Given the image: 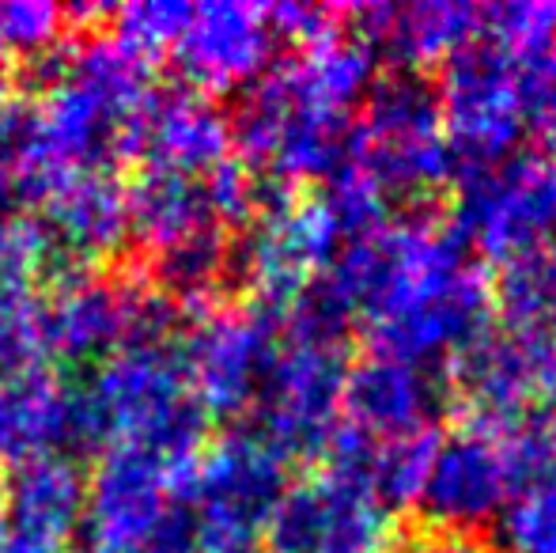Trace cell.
Segmentation results:
<instances>
[{
    "instance_id": "cell-1",
    "label": "cell",
    "mask_w": 556,
    "mask_h": 553,
    "mask_svg": "<svg viewBox=\"0 0 556 553\" xmlns=\"http://www.w3.org/2000/svg\"><path fill=\"white\" fill-rule=\"evenodd\" d=\"M390 274L364 326L379 356L440 368L492 330V280L440 213L390 221Z\"/></svg>"
},
{
    "instance_id": "cell-2",
    "label": "cell",
    "mask_w": 556,
    "mask_h": 553,
    "mask_svg": "<svg viewBox=\"0 0 556 553\" xmlns=\"http://www.w3.org/2000/svg\"><path fill=\"white\" fill-rule=\"evenodd\" d=\"M155 91L152 58L122 38L73 42L68 68L35 111L38 155L65 175H111L140 155L144 106Z\"/></svg>"
},
{
    "instance_id": "cell-3",
    "label": "cell",
    "mask_w": 556,
    "mask_h": 553,
    "mask_svg": "<svg viewBox=\"0 0 556 553\" xmlns=\"http://www.w3.org/2000/svg\"><path fill=\"white\" fill-rule=\"evenodd\" d=\"M106 410L114 448H137L160 458L170 474L201 458L208 440V410L193 394L175 341L125 345L91 372Z\"/></svg>"
},
{
    "instance_id": "cell-4",
    "label": "cell",
    "mask_w": 556,
    "mask_h": 553,
    "mask_svg": "<svg viewBox=\"0 0 556 553\" xmlns=\"http://www.w3.org/2000/svg\"><path fill=\"white\" fill-rule=\"evenodd\" d=\"M182 307L160 288L137 285L132 277H106L96 269H73L53 280L38 303V345L42 356L84 368L103 364L125 345L175 341Z\"/></svg>"
},
{
    "instance_id": "cell-5",
    "label": "cell",
    "mask_w": 556,
    "mask_h": 553,
    "mask_svg": "<svg viewBox=\"0 0 556 553\" xmlns=\"http://www.w3.org/2000/svg\"><path fill=\"white\" fill-rule=\"evenodd\" d=\"M352 160L379 183L387 198L432 205L454 183V152L443 134L435 84L425 73H382L364 91Z\"/></svg>"
},
{
    "instance_id": "cell-6",
    "label": "cell",
    "mask_w": 556,
    "mask_h": 553,
    "mask_svg": "<svg viewBox=\"0 0 556 553\" xmlns=\"http://www.w3.org/2000/svg\"><path fill=\"white\" fill-rule=\"evenodd\" d=\"M285 489L288 466L250 428L216 440L175 474V501L190 512L198 553H262Z\"/></svg>"
},
{
    "instance_id": "cell-7",
    "label": "cell",
    "mask_w": 556,
    "mask_h": 553,
    "mask_svg": "<svg viewBox=\"0 0 556 553\" xmlns=\"http://www.w3.org/2000/svg\"><path fill=\"white\" fill-rule=\"evenodd\" d=\"M454 205L446 221L469 251L500 262L519 259L556 239V160L538 152L500 155L454 175Z\"/></svg>"
},
{
    "instance_id": "cell-8",
    "label": "cell",
    "mask_w": 556,
    "mask_h": 553,
    "mask_svg": "<svg viewBox=\"0 0 556 553\" xmlns=\"http://www.w3.org/2000/svg\"><path fill=\"white\" fill-rule=\"evenodd\" d=\"M443 134L454 152V175L515 152L522 129L515 53L496 38L477 35L443 61L435 84Z\"/></svg>"
},
{
    "instance_id": "cell-9",
    "label": "cell",
    "mask_w": 556,
    "mask_h": 553,
    "mask_svg": "<svg viewBox=\"0 0 556 553\" xmlns=\"http://www.w3.org/2000/svg\"><path fill=\"white\" fill-rule=\"evenodd\" d=\"M280 349V315L257 307L254 300L235 307H201L178 338L186 376L208 417L247 414Z\"/></svg>"
},
{
    "instance_id": "cell-10",
    "label": "cell",
    "mask_w": 556,
    "mask_h": 553,
    "mask_svg": "<svg viewBox=\"0 0 556 553\" xmlns=\"http://www.w3.org/2000/svg\"><path fill=\"white\" fill-rule=\"evenodd\" d=\"M349 376V349H315L288 341L273 361L254 406L250 432L280 458H323L341 428V391Z\"/></svg>"
},
{
    "instance_id": "cell-11",
    "label": "cell",
    "mask_w": 556,
    "mask_h": 553,
    "mask_svg": "<svg viewBox=\"0 0 556 553\" xmlns=\"http://www.w3.org/2000/svg\"><path fill=\"white\" fill-rule=\"evenodd\" d=\"M394 542V512L330 466L288 486L265 531L269 553H390Z\"/></svg>"
},
{
    "instance_id": "cell-12",
    "label": "cell",
    "mask_w": 556,
    "mask_h": 553,
    "mask_svg": "<svg viewBox=\"0 0 556 553\" xmlns=\"http://www.w3.org/2000/svg\"><path fill=\"white\" fill-rule=\"evenodd\" d=\"M507 501H511V474L500 436L454 425L435 448L432 470L420 489L417 508L425 531L473 535L500 519Z\"/></svg>"
},
{
    "instance_id": "cell-13",
    "label": "cell",
    "mask_w": 556,
    "mask_h": 553,
    "mask_svg": "<svg viewBox=\"0 0 556 553\" xmlns=\"http://www.w3.org/2000/svg\"><path fill=\"white\" fill-rule=\"evenodd\" d=\"M175 508V474L137 448L103 451L88 478L84 531L91 553H137Z\"/></svg>"
},
{
    "instance_id": "cell-14",
    "label": "cell",
    "mask_w": 556,
    "mask_h": 553,
    "mask_svg": "<svg viewBox=\"0 0 556 553\" xmlns=\"http://www.w3.org/2000/svg\"><path fill=\"white\" fill-rule=\"evenodd\" d=\"M446 410H451V394H446L440 368L379 353H367L359 364H349L341 391V425L371 440L432 432L443 425Z\"/></svg>"
},
{
    "instance_id": "cell-15",
    "label": "cell",
    "mask_w": 556,
    "mask_h": 553,
    "mask_svg": "<svg viewBox=\"0 0 556 553\" xmlns=\"http://www.w3.org/2000/svg\"><path fill=\"white\" fill-rule=\"evenodd\" d=\"M273 27L257 4H198L178 35L175 68L198 96H224L265 76L273 58Z\"/></svg>"
},
{
    "instance_id": "cell-16",
    "label": "cell",
    "mask_w": 556,
    "mask_h": 553,
    "mask_svg": "<svg viewBox=\"0 0 556 553\" xmlns=\"http://www.w3.org/2000/svg\"><path fill=\"white\" fill-rule=\"evenodd\" d=\"M538 349L507 330H489L451 361V406L458 425L504 436L538 402Z\"/></svg>"
},
{
    "instance_id": "cell-17",
    "label": "cell",
    "mask_w": 556,
    "mask_h": 553,
    "mask_svg": "<svg viewBox=\"0 0 556 553\" xmlns=\"http://www.w3.org/2000/svg\"><path fill=\"white\" fill-rule=\"evenodd\" d=\"M38 236L46 247V269L73 274L114 259L129 239L125 190L111 175H65L42 198Z\"/></svg>"
},
{
    "instance_id": "cell-18",
    "label": "cell",
    "mask_w": 556,
    "mask_h": 553,
    "mask_svg": "<svg viewBox=\"0 0 556 553\" xmlns=\"http://www.w3.org/2000/svg\"><path fill=\"white\" fill-rule=\"evenodd\" d=\"M344 27L371 50L375 61L394 65V73H420L443 65L458 46L481 35V8L428 0V4H364L344 8Z\"/></svg>"
},
{
    "instance_id": "cell-19",
    "label": "cell",
    "mask_w": 556,
    "mask_h": 553,
    "mask_svg": "<svg viewBox=\"0 0 556 553\" xmlns=\"http://www.w3.org/2000/svg\"><path fill=\"white\" fill-rule=\"evenodd\" d=\"M0 524L12 535L61 546L76 527H84V504H88V478L80 463L61 451L38 455L12 466L8 478H0Z\"/></svg>"
},
{
    "instance_id": "cell-20",
    "label": "cell",
    "mask_w": 556,
    "mask_h": 553,
    "mask_svg": "<svg viewBox=\"0 0 556 553\" xmlns=\"http://www.w3.org/2000/svg\"><path fill=\"white\" fill-rule=\"evenodd\" d=\"M231 129L227 118L213 106V99L182 88H155L144 106V134L140 155L148 167L186 171L205 175L231 160Z\"/></svg>"
},
{
    "instance_id": "cell-21",
    "label": "cell",
    "mask_w": 556,
    "mask_h": 553,
    "mask_svg": "<svg viewBox=\"0 0 556 553\" xmlns=\"http://www.w3.org/2000/svg\"><path fill=\"white\" fill-rule=\"evenodd\" d=\"M205 175H186V171L167 167L140 171L137 183L125 190L129 236H137L155 254L178 239L198 236V231H224L216 221L213 198H208Z\"/></svg>"
},
{
    "instance_id": "cell-22",
    "label": "cell",
    "mask_w": 556,
    "mask_h": 553,
    "mask_svg": "<svg viewBox=\"0 0 556 553\" xmlns=\"http://www.w3.org/2000/svg\"><path fill=\"white\" fill-rule=\"evenodd\" d=\"M61 451V379L42 364L0 379V463Z\"/></svg>"
},
{
    "instance_id": "cell-23",
    "label": "cell",
    "mask_w": 556,
    "mask_h": 553,
    "mask_svg": "<svg viewBox=\"0 0 556 553\" xmlns=\"http://www.w3.org/2000/svg\"><path fill=\"white\" fill-rule=\"evenodd\" d=\"M492 318H500V330L534 345L556 341V239L500 266L492 280Z\"/></svg>"
},
{
    "instance_id": "cell-24",
    "label": "cell",
    "mask_w": 556,
    "mask_h": 553,
    "mask_svg": "<svg viewBox=\"0 0 556 553\" xmlns=\"http://www.w3.org/2000/svg\"><path fill=\"white\" fill-rule=\"evenodd\" d=\"M231 251L235 243H227V231H198V236H186L155 251L160 292L175 300L186 315L193 303H205L216 285L231 274Z\"/></svg>"
},
{
    "instance_id": "cell-25",
    "label": "cell",
    "mask_w": 556,
    "mask_h": 553,
    "mask_svg": "<svg viewBox=\"0 0 556 553\" xmlns=\"http://www.w3.org/2000/svg\"><path fill=\"white\" fill-rule=\"evenodd\" d=\"M318 201L330 213L333 228L341 239H367L379 236L394 216H390V198L379 190L371 175L349 160L337 167L326 183H318Z\"/></svg>"
},
{
    "instance_id": "cell-26",
    "label": "cell",
    "mask_w": 556,
    "mask_h": 553,
    "mask_svg": "<svg viewBox=\"0 0 556 553\" xmlns=\"http://www.w3.org/2000/svg\"><path fill=\"white\" fill-rule=\"evenodd\" d=\"M38 361L42 345L30 269H23L20 262H0V379L35 368Z\"/></svg>"
},
{
    "instance_id": "cell-27",
    "label": "cell",
    "mask_w": 556,
    "mask_h": 553,
    "mask_svg": "<svg viewBox=\"0 0 556 553\" xmlns=\"http://www.w3.org/2000/svg\"><path fill=\"white\" fill-rule=\"evenodd\" d=\"M500 539L511 553H556V489H527L500 512Z\"/></svg>"
},
{
    "instance_id": "cell-28",
    "label": "cell",
    "mask_w": 556,
    "mask_h": 553,
    "mask_svg": "<svg viewBox=\"0 0 556 553\" xmlns=\"http://www.w3.org/2000/svg\"><path fill=\"white\" fill-rule=\"evenodd\" d=\"M114 15V35L125 46L140 53H160L178 42L193 15V4H178V0H144V4H125Z\"/></svg>"
},
{
    "instance_id": "cell-29",
    "label": "cell",
    "mask_w": 556,
    "mask_h": 553,
    "mask_svg": "<svg viewBox=\"0 0 556 553\" xmlns=\"http://www.w3.org/2000/svg\"><path fill=\"white\" fill-rule=\"evenodd\" d=\"M65 8L58 4H35V0H15V4H0V50L15 46L30 58L42 53L46 46L58 42Z\"/></svg>"
},
{
    "instance_id": "cell-30",
    "label": "cell",
    "mask_w": 556,
    "mask_h": 553,
    "mask_svg": "<svg viewBox=\"0 0 556 553\" xmlns=\"http://www.w3.org/2000/svg\"><path fill=\"white\" fill-rule=\"evenodd\" d=\"M265 20L273 27V38H288L300 50H311L323 38L337 35L344 27V8L330 4H277L265 8Z\"/></svg>"
},
{
    "instance_id": "cell-31",
    "label": "cell",
    "mask_w": 556,
    "mask_h": 553,
    "mask_svg": "<svg viewBox=\"0 0 556 553\" xmlns=\"http://www.w3.org/2000/svg\"><path fill=\"white\" fill-rule=\"evenodd\" d=\"M409 553H492L484 546L481 539L473 535H435V531H425L417 542H413Z\"/></svg>"
},
{
    "instance_id": "cell-32",
    "label": "cell",
    "mask_w": 556,
    "mask_h": 553,
    "mask_svg": "<svg viewBox=\"0 0 556 553\" xmlns=\"http://www.w3.org/2000/svg\"><path fill=\"white\" fill-rule=\"evenodd\" d=\"M538 402L556 406V341L538 349Z\"/></svg>"
},
{
    "instance_id": "cell-33",
    "label": "cell",
    "mask_w": 556,
    "mask_h": 553,
    "mask_svg": "<svg viewBox=\"0 0 556 553\" xmlns=\"http://www.w3.org/2000/svg\"><path fill=\"white\" fill-rule=\"evenodd\" d=\"M12 103V73H8L4 58H0V111Z\"/></svg>"
},
{
    "instance_id": "cell-34",
    "label": "cell",
    "mask_w": 556,
    "mask_h": 553,
    "mask_svg": "<svg viewBox=\"0 0 556 553\" xmlns=\"http://www.w3.org/2000/svg\"><path fill=\"white\" fill-rule=\"evenodd\" d=\"M4 535H8V527H4V524H0V550H4Z\"/></svg>"
}]
</instances>
